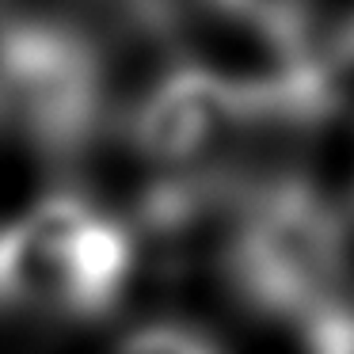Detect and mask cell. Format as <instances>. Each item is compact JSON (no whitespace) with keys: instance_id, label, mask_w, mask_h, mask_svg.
<instances>
[{"instance_id":"obj_1","label":"cell","mask_w":354,"mask_h":354,"mask_svg":"<svg viewBox=\"0 0 354 354\" xmlns=\"http://www.w3.org/2000/svg\"><path fill=\"white\" fill-rule=\"evenodd\" d=\"M217 263L244 308L301 328L343 297L351 225L328 191L301 171L255 176L225 206Z\"/></svg>"},{"instance_id":"obj_2","label":"cell","mask_w":354,"mask_h":354,"mask_svg":"<svg viewBox=\"0 0 354 354\" xmlns=\"http://www.w3.org/2000/svg\"><path fill=\"white\" fill-rule=\"evenodd\" d=\"M115 126L100 31L57 8H0V130L46 164H77Z\"/></svg>"},{"instance_id":"obj_3","label":"cell","mask_w":354,"mask_h":354,"mask_svg":"<svg viewBox=\"0 0 354 354\" xmlns=\"http://www.w3.org/2000/svg\"><path fill=\"white\" fill-rule=\"evenodd\" d=\"M138 267V236L107 206L54 191L0 225V313L103 320Z\"/></svg>"},{"instance_id":"obj_4","label":"cell","mask_w":354,"mask_h":354,"mask_svg":"<svg viewBox=\"0 0 354 354\" xmlns=\"http://www.w3.org/2000/svg\"><path fill=\"white\" fill-rule=\"evenodd\" d=\"M206 8L229 27L263 42L270 57L297 54L320 39L324 0H206Z\"/></svg>"},{"instance_id":"obj_5","label":"cell","mask_w":354,"mask_h":354,"mask_svg":"<svg viewBox=\"0 0 354 354\" xmlns=\"http://www.w3.org/2000/svg\"><path fill=\"white\" fill-rule=\"evenodd\" d=\"M115 354H225V346L191 324H149L130 331Z\"/></svg>"}]
</instances>
